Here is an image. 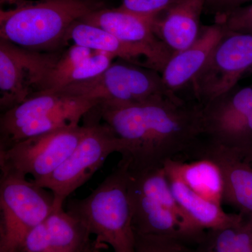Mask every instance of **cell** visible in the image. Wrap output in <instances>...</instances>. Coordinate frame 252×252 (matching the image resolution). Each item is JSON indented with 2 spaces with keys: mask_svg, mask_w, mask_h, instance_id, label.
Returning <instances> with one entry per match:
<instances>
[{
  "mask_svg": "<svg viewBox=\"0 0 252 252\" xmlns=\"http://www.w3.org/2000/svg\"><path fill=\"white\" fill-rule=\"evenodd\" d=\"M252 2V0H220L215 9L218 11L217 14H222Z\"/></svg>",
  "mask_w": 252,
  "mask_h": 252,
  "instance_id": "4316f807",
  "label": "cell"
},
{
  "mask_svg": "<svg viewBox=\"0 0 252 252\" xmlns=\"http://www.w3.org/2000/svg\"><path fill=\"white\" fill-rule=\"evenodd\" d=\"M155 19L132 14L119 6L113 9L104 6L79 20L101 28L126 42L147 46L172 56L166 46L156 34Z\"/></svg>",
  "mask_w": 252,
  "mask_h": 252,
  "instance_id": "9a60e30c",
  "label": "cell"
},
{
  "mask_svg": "<svg viewBox=\"0 0 252 252\" xmlns=\"http://www.w3.org/2000/svg\"><path fill=\"white\" fill-rule=\"evenodd\" d=\"M23 1V0H1V4H9L11 5L16 4V3L19 1Z\"/></svg>",
  "mask_w": 252,
  "mask_h": 252,
  "instance_id": "83f0119b",
  "label": "cell"
},
{
  "mask_svg": "<svg viewBox=\"0 0 252 252\" xmlns=\"http://www.w3.org/2000/svg\"><path fill=\"white\" fill-rule=\"evenodd\" d=\"M94 52L88 48L74 44L67 49L62 50L52 67L46 72L35 94L62 89L65 86L69 74Z\"/></svg>",
  "mask_w": 252,
  "mask_h": 252,
  "instance_id": "603a6c76",
  "label": "cell"
},
{
  "mask_svg": "<svg viewBox=\"0 0 252 252\" xmlns=\"http://www.w3.org/2000/svg\"><path fill=\"white\" fill-rule=\"evenodd\" d=\"M225 32L223 26L217 22L203 26L193 44L172 55L160 73L167 90L178 94L179 91L191 84Z\"/></svg>",
  "mask_w": 252,
  "mask_h": 252,
  "instance_id": "5bb4252c",
  "label": "cell"
},
{
  "mask_svg": "<svg viewBox=\"0 0 252 252\" xmlns=\"http://www.w3.org/2000/svg\"><path fill=\"white\" fill-rule=\"evenodd\" d=\"M202 108L206 136L252 114V86L237 85Z\"/></svg>",
  "mask_w": 252,
  "mask_h": 252,
  "instance_id": "ffe728a7",
  "label": "cell"
},
{
  "mask_svg": "<svg viewBox=\"0 0 252 252\" xmlns=\"http://www.w3.org/2000/svg\"><path fill=\"white\" fill-rule=\"evenodd\" d=\"M82 98L135 104L179 96L167 90L160 72L119 59L103 72L57 91Z\"/></svg>",
  "mask_w": 252,
  "mask_h": 252,
  "instance_id": "52a82bcc",
  "label": "cell"
},
{
  "mask_svg": "<svg viewBox=\"0 0 252 252\" xmlns=\"http://www.w3.org/2000/svg\"><path fill=\"white\" fill-rule=\"evenodd\" d=\"M61 51L41 53L0 38V108H14L36 94Z\"/></svg>",
  "mask_w": 252,
  "mask_h": 252,
  "instance_id": "30bf717a",
  "label": "cell"
},
{
  "mask_svg": "<svg viewBox=\"0 0 252 252\" xmlns=\"http://www.w3.org/2000/svg\"><path fill=\"white\" fill-rule=\"evenodd\" d=\"M216 22L221 25L225 31L252 34V2L217 14Z\"/></svg>",
  "mask_w": 252,
  "mask_h": 252,
  "instance_id": "d4e9b609",
  "label": "cell"
},
{
  "mask_svg": "<svg viewBox=\"0 0 252 252\" xmlns=\"http://www.w3.org/2000/svg\"><path fill=\"white\" fill-rule=\"evenodd\" d=\"M220 1V0H206V6L209 5V6H212L215 8Z\"/></svg>",
  "mask_w": 252,
  "mask_h": 252,
  "instance_id": "f1b7e54d",
  "label": "cell"
},
{
  "mask_svg": "<svg viewBox=\"0 0 252 252\" xmlns=\"http://www.w3.org/2000/svg\"><path fill=\"white\" fill-rule=\"evenodd\" d=\"M248 73H252V33L225 31L190 84L195 102L203 107L238 85Z\"/></svg>",
  "mask_w": 252,
  "mask_h": 252,
  "instance_id": "9c48e42d",
  "label": "cell"
},
{
  "mask_svg": "<svg viewBox=\"0 0 252 252\" xmlns=\"http://www.w3.org/2000/svg\"><path fill=\"white\" fill-rule=\"evenodd\" d=\"M48 189L26 176L1 174L0 252H22L28 234L54 211Z\"/></svg>",
  "mask_w": 252,
  "mask_h": 252,
  "instance_id": "8992f818",
  "label": "cell"
},
{
  "mask_svg": "<svg viewBox=\"0 0 252 252\" xmlns=\"http://www.w3.org/2000/svg\"><path fill=\"white\" fill-rule=\"evenodd\" d=\"M84 99L86 98L67 95L59 91H48L34 94L14 108L1 113L0 132L32 119L72 107Z\"/></svg>",
  "mask_w": 252,
  "mask_h": 252,
  "instance_id": "44dd1931",
  "label": "cell"
},
{
  "mask_svg": "<svg viewBox=\"0 0 252 252\" xmlns=\"http://www.w3.org/2000/svg\"><path fill=\"white\" fill-rule=\"evenodd\" d=\"M85 129L78 124L14 142L0 150L1 174L32 175L33 180L47 177L72 153Z\"/></svg>",
  "mask_w": 252,
  "mask_h": 252,
  "instance_id": "ba28073f",
  "label": "cell"
},
{
  "mask_svg": "<svg viewBox=\"0 0 252 252\" xmlns=\"http://www.w3.org/2000/svg\"><path fill=\"white\" fill-rule=\"evenodd\" d=\"M127 180V168L119 163L90 195L69 200L66 206V211L80 220L97 243L114 252H135Z\"/></svg>",
  "mask_w": 252,
  "mask_h": 252,
  "instance_id": "277c9868",
  "label": "cell"
},
{
  "mask_svg": "<svg viewBox=\"0 0 252 252\" xmlns=\"http://www.w3.org/2000/svg\"><path fill=\"white\" fill-rule=\"evenodd\" d=\"M165 171L176 200L199 229L205 232L221 228L238 220L239 213H226L221 205L203 198L189 188L177 176Z\"/></svg>",
  "mask_w": 252,
  "mask_h": 252,
  "instance_id": "e0dca14e",
  "label": "cell"
},
{
  "mask_svg": "<svg viewBox=\"0 0 252 252\" xmlns=\"http://www.w3.org/2000/svg\"><path fill=\"white\" fill-rule=\"evenodd\" d=\"M100 102L97 99H86L80 103L36 119H32L0 132V150L7 148L18 141L33 136L41 135L68 127L80 124L85 114Z\"/></svg>",
  "mask_w": 252,
  "mask_h": 252,
  "instance_id": "d6986e66",
  "label": "cell"
},
{
  "mask_svg": "<svg viewBox=\"0 0 252 252\" xmlns=\"http://www.w3.org/2000/svg\"><path fill=\"white\" fill-rule=\"evenodd\" d=\"M94 109L121 140L119 163L130 172L188 157L205 136L202 106L180 96L135 104L104 100Z\"/></svg>",
  "mask_w": 252,
  "mask_h": 252,
  "instance_id": "6da1fadb",
  "label": "cell"
},
{
  "mask_svg": "<svg viewBox=\"0 0 252 252\" xmlns=\"http://www.w3.org/2000/svg\"><path fill=\"white\" fill-rule=\"evenodd\" d=\"M127 192L135 233L175 238L186 244L196 243L205 233L176 200L164 167L128 172Z\"/></svg>",
  "mask_w": 252,
  "mask_h": 252,
  "instance_id": "3957f363",
  "label": "cell"
},
{
  "mask_svg": "<svg viewBox=\"0 0 252 252\" xmlns=\"http://www.w3.org/2000/svg\"><path fill=\"white\" fill-rule=\"evenodd\" d=\"M104 6L102 0H23L1 9L0 38L36 52L62 51L71 26Z\"/></svg>",
  "mask_w": 252,
  "mask_h": 252,
  "instance_id": "7a4b0ae2",
  "label": "cell"
},
{
  "mask_svg": "<svg viewBox=\"0 0 252 252\" xmlns=\"http://www.w3.org/2000/svg\"><path fill=\"white\" fill-rule=\"evenodd\" d=\"M164 168L177 176L198 195L222 206L223 176L215 162L205 158H198V160L190 162L175 159L165 162Z\"/></svg>",
  "mask_w": 252,
  "mask_h": 252,
  "instance_id": "ac0fdd59",
  "label": "cell"
},
{
  "mask_svg": "<svg viewBox=\"0 0 252 252\" xmlns=\"http://www.w3.org/2000/svg\"><path fill=\"white\" fill-rule=\"evenodd\" d=\"M177 0H122L119 7L143 17L157 18Z\"/></svg>",
  "mask_w": 252,
  "mask_h": 252,
  "instance_id": "484cf974",
  "label": "cell"
},
{
  "mask_svg": "<svg viewBox=\"0 0 252 252\" xmlns=\"http://www.w3.org/2000/svg\"><path fill=\"white\" fill-rule=\"evenodd\" d=\"M93 236L80 220L63 207L54 210L32 230L22 252H99L104 245Z\"/></svg>",
  "mask_w": 252,
  "mask_h": 252,
  "instance_id": "7c38bea8",
  "label": "cell"
},
{
  "mask_svg": "<svg viewBox=\"0 0 252 252\" xmlns=\"http://www.w3.org/2000/svg\"><path fill=\"white\" fill-rule=\"evenodd\" d=\"M206 0H177L154 21V31L172 55L189 47L201 32Z\"/></svg>",
  "mask_w": 252,
  "mask_h": 252,
  "instance_id": "2e32d148",
  "label": "cell"
},
{
  "mask_svg": "<svg viewBox=\"0 0 252 252\" xmlns=\"http://www.w3.org/2000/svg\"><path fill=\"white\" fill-rule=\"evenodd\" d=\"M135 252H190L187 244L177 239L135 233Z\"/></svg>",
  "mask_w": 252,
  "mask_h": 252,
  "instance_id": "cb8c5ba5",
  "label": "cell"
},
{
  "mask_svg": "<svg viewBox=\"0 0 252 252\" xmlns=\"http://www.w3.org/2000/svg\"><path fill=\"white\" fill-rule=\"evenodd\" d=\"M67 39L68 43L72 41L77 45L94 51L107 53L117 59L145 67L140 60L144 58L147 67L160 73L171 57L170 55L147 46L126 42L111 33L81 20H78L69 28Z\"/></svg>",
  "mask_w": 252,
  "mask_h": 252,
  "instance_id": "4fadbf2b",
  "label": "cell"
},
{
  "mask_svg": "<svg viewBox=\"0 0 252 252\" xmlns=\"http://www.w3.org/2000/svg\"><path fill=\"white\" fill-rule=\"evenodd\" d=\"M85 132L69 157L51 175L33 180L54 195V210L63 208L66 199L90 180L113 153L122 150L119 137L102 122L94 108L83 118Z\"/></svg>",
  "mask_w": 252,
  "mask_h": 252,
  "instance_id": "5b68a950",
  "label": "cell"
},
{
  "mask_svg": "<svg viewBox=\"0 0 252 252\" xmlns=\"http://www.w3.org/2000/svg\"><path fill=\"white\" fill-rule=\"evenodd\" d=\"M190 155L210 159L220 167L223 203L252 216V145L228 146L205 137Z\"/></svg>",
  "mask_w": 252,
  "mask_h": 252,
  "instance_id": "8fae6325",
  "label": "cell"
},
{
  "mask_svg": "<svg viewBox=\"0 0 252 252\" xmlns=\"http://www.w3.org/2000/svg\"><path fill=\"white\" fill-rule=\"evenodd\" d=\"M190 252H252V216L239 213L230 225L206 230Z\"/></svg>",
  "mask_w": 252,
  "mask_h": 252,
  "instance_id": "7402d4cb",
  "label": "cell"
}]
</instances>
